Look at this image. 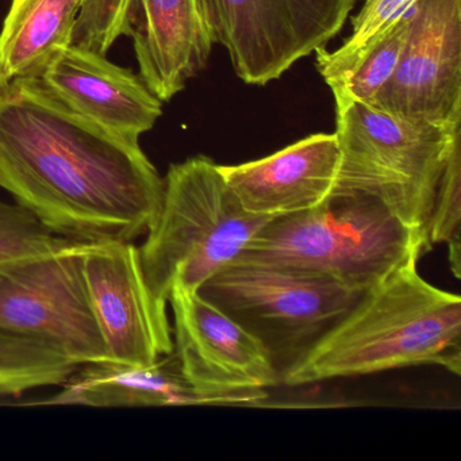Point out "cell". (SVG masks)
Returning <instances> with one entry per match:
<instances>
[{
  "label": "cell",
  "instance_id": "9c48e42d",
  "mask_svg": "<svg viewBox=\"0 0 461 461\" xmlns=\"http://www.w3.org/2000/svg\"><path fill=\"white\" fill-rule=\"evenodd\" d=\"M174 353L194 391L217 404L256 403L282 383L264 345L199 291L174 283Z\"/></svg>",
  "mask_w": 461,
  "mask_h": 461
},
{
  "label": "cell",
  "instance_id": "6da1fadb",
  "mask_svg": "<svg viewBox=\"0 0 461 461\" xmlns=\"http://www.w3.org/2000/svg\"><path fill=\"white\" fill-rule=\"evenodd\" d=\"M0 187L72 241L133 242L158 215L164 179L139 141L77 114L33 77L0 90Z\"/></svg>",
  "mask_w": 461,
  "mask_h": 461
},
{
  "label": "cell",
  "instance_id": "8fae6325",
  "mask_svg": "<svg viewBox=\"0 0 461 461\" xmlns=\"http://www.w3.org/2000/svg\"><path fill=\"white\" fill-rule=\"evenodd\" d=\"M83 276L112 363L149 366L174 352L167 303L150 291L133 242L86 245Z\"/></svg>",
  "mask_w": 461,
  "mask_h": 461
},
{
  "label": "cell",
  "instance_id": "5bb4252c",
  "mask_svg": "<svg viewBox=\"0 0 461 461\" xmlns=\"http://www.w3.org/2000/svg\"><path fill=\"white\" fill-rule=\"evenodd\" d=\"M140 77L161 102L185 90L212 50L202 0H129Z\"/></svg>",
  "mask_w": 461,
  "mask_h": 461
},
{
  "label": "cell",
  "instance_id": "d6986e66",
  "mask_svg": "<svg viewBox=\"0 0 461 461\" xmlns=\"http://www.w3.org/2000/svg\"><path fill=\"white\" fill-rule=\"evenodd\" d=\"M461 140L456 142L445 164L428 223L429 247L447 244L450 269L456 279L461 275Z\"/></svg>",
  "mask_w": 461,
  "mask_h": 461
},
{
  "label": "cell",
  "instance_id": "ba28073f",
  "mask_svg": "<svg viewBox=\"0 0 461 461\" xmlns=\"http://www.w3.org/2000/svg\"><path fill=\"white\" fill-rule=\"evenodd\" d=\"M86 245L0 264V329L55 345L80 366L112 363L83 276Z\"/></svg>",
  "mask_w": 461,
  "mask_h": 461
},
{
  "label": "cell",
  "instance_id": "44dd1931",
  "mask_svg": "<svg viewBox=\"0 0 461 461\" xmlns=\"http://www.w3.org/2000/svg\"><path fill=\"white\" fill-rule=\"evenodd\" d=\"M129 0H83L72 47L106 56L121 36H128Z\"/></svg>",
  "mask_w": 461,
  "mask_h": 461
},
{
  "label": "cell",
  "instance_id": "3957f363",
  "mask_svg": "<svg viewBox=\"0 0 461 461\" xmlns=\"http://www.w3.org/2000/svg\"><path fill=\"white\" fill-rule=\"evenodd\" d=\"M429 249L420 234L376 199L330 194L314 209L269 221L233 263L317 272L366 293L407 258Z\"/></svg>",
  "mask_w": 461,
  "mask_h": 461
},
{
  "label": "cell",
  "instance_id": "8992f818",
  "mask_svg": "<svg viewBox=\"0 0 461 461\" xmlns=\"http://www.w3.org/2000/svg\"><path fill=\"white\" fill-rule=\"evenodd\" d=\"M199 294L252 333L282 375L364 293L317 272L261 263H233Z\"/></svg>",
  "mask_w": 461,
  "mask_h": 461
},
{
  "label": "cell",
  "instance_id": "7a4b0ae2",
  "mask_svg": "<svg viewBox=\"0 0 461 461\" xmlns=\"http://www.w3.org/2000/svg\"><path fill=\"white\" fill-rule=\"evenodd\" d=\"M407 258L360 296L296 363L285 385L434 364L461 374V298L426 282Z\"/></svg>",
  "mask_w": 461,
  "mask_h": 461
},
{
  "label": "cell",
  "instance_id": "5b68a950",
  "mask_svg": "<svg viewBox=\"0 0 461 461\" xmlns=\"http://www.w3.org/2000/svg\"><path fill=\"white\" fill-rule=\"evenodd\" d=\"M272 218L242 209L204 156L172 164L158 215L139 248L153 295L168 304L174 283L191 291L230 266Z\"/></svg>",
  "mask_w": 461,
  "mask_h": 461
},
{
  "label": "cell",
  "instance_id": "277c9868",
  "mask_svg": "<svg viewBox=\"0 0 461 461\" xmlns=\"http://www.w3.org/2000/svg\"><path fill=\"white\" fill-rule=\"evenodd\" d=\"M331 93L341 150L331 194H361L376 199L428 242L426 231L437 188L450 152L461 140V126L409 120L342 91Z\"/></svg>",
  "mask_w": 461,
  "mask_h": 461
},
{
  "label": "cell",
  "instance_id": "2e32d148",
  "mask_svg": "<svg viewBox=\"0 0 461 461\" xmlns=\"http://www.w3.org/2000/svg\"><path fill=\"white\" fill-rule=\"evenodd\" d=\"M83 0H12L0 32V64L7 82L39 77L72 42Z\"/></svg>",
  "mask_w": 461,
  "mask_h": 461
},
{
  "label": "cell",
  "instance_id": "e0dca14e",
  "mask_svg": "<svg viewBox=\"0 0 461 461\" xmlns=\"http://www.w3.org/2000/svg\"><path fill=\"white\" fill-rule=\"evenodd\" d=\"M79 366L55 345L0 329V399L61 385Z\"/></svg>",
  "mask_w": 461,
  "mask_h": 461
},
{
  "label": "cell",
  "instance_id": "ffe728a7",
  "mask_svg": "<svg viewBox=\"0 0 461 461\" xmlns=\"http://www.w3.org/2000/svg\"><path fill=\"white\" fill-rule=\"evenodd\" d=\"M75 242L52 230L28 207L0 199V264L55 252Z\"/></svg>",
  "mask_w": 461,
  "mask_h": 461
},
{
  "label": "cell",
  "instance_id": "7402d4cb",
  "mask_svg": "<svg viewBox=\"0 0 461 461\" xmlns=\"http://www.w3.org/2000/svg\"><path fill=\"white\" fill-rule=\"evenodd\" d=\"M415 2L417 0H366L363 9L352 21V36L334 52H328L326 48L317 50V64L334 66L371 47Z\"/></svg>",
  "mask_w": 461,
  "mask_h": 461
},
{
  "label": "cell",
  "instance_id": "52a82bcc",
  "mask_svg": "<svg viewBox=\"0 0 461 461\" xmlns=\"http://www.w3.org/2000/svg\"><path fill=\"white\" fill-rule=\"evenodd\" d=\"M212 44L225 48L250 86L280 79L296 61L325 50L355 0H202Z\"/></svg>",
  "mask_w": 461,
  "mask_h": 461
},
{
  "label": "cell",
  "instance_id": "603a6c76",
  "mask_svg": "<svg viewBox=\"0 0 461 461\" xmlns=\"http://www.w3.org/2000/svg\"><path fill=\"white\" fill-rule=\"evenodd\" d=\"M7 83L9 82H7L6 77H5L4 69H2V64H0V90H2Z\"/></svg>",
  "mask_w": 461,
  "mask_h": 461
},
{
  "label": "cell",
  "instance_id": "9a60e30c",
  "mask_svg": "<svg viewBox=\"0 0 461 461\" xmlns=\"http://www.w3.org/2000/svg\"><path fill=\"white\" fill-rule=\"evenodd\" d=\"M60 387L61 390L52 398L36 404L90 407L214 404L185 382L174 352L149 366L86 364L80 366Z\"/></svg>",
  "mask_w": 461,
  "mask_h": 461
},
{
  "label": "cell",
  "instance_id": "30bf717a",
  "mask_svg": "<svg viewBox=\"0 0 461 461\" xmlns=\"http://www.w3.org/2000/svg\"><path fill=\"white\" fill-rule=\"evenodd\" d=\"M403 50L371 106L434 125L461 126V0H417Z\"/></svg>",
  "mask_w": 461,
  "mask_h": 461
},
{
  "label": "cell",
  "instance_id": "4fadbf2b",
  "mask_svg": "<svg viewBox=\"0 0 461 461\" xmlns=\"http://www.w3.org/2000/svg\"><path fill=\"white\" fill-rule=\"evenodd\" d=\"M339 158L336 133H320L268 158L218 168L242 209L274 220L322 204L333 190Z\"/></svg>",
  "mask_w": 461,
  "mask_h": 461
},
{
  "label": "cell",
  "instance_id": "7c38bea8",
  "mask_svg": "<svg viewBox=\"0 0 461 461\" xmlns=\"http://www.w3.org/2000/svg\"><path fill=\"white\" fill-rule=\"evenodd\" d=\"M39 77L69 109L133 141L163 114V102L141 77L82 48L60 50Z\"/></svg>",
  "mask_w": 461,
  "mask_h": 461
},
{
  "label": "cell",
  "instance_id": "ac0fdd59",
  "mask_svg": "<svg viewBox=\"0 0 461 461\" xmlns=\"http://www.w3.org/2000/svg\"><path fill=\"white\" fill-rule=\"evenodd\" d=\"M407 23L409 14L406 13L363 52L344 63L318 69L330 90L342 91L363 104H374L398 66L406 40Z\"/></svg>",
  "mask_w": 461,
  "mask_h": 461
}]
</instances>
